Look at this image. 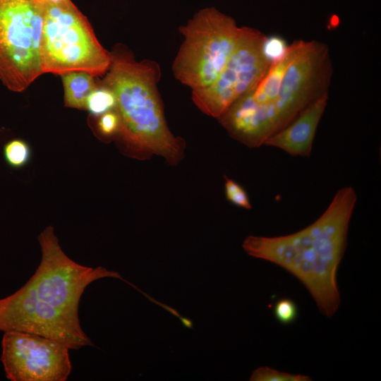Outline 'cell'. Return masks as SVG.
I'll return each mask as SVG.
<instances>
[{"label":"cell","instance_id":"obj_1","mask_svg":"<svg viewBox=\"0 0 381 381\" xmlns=\"http://www.w3.org/2000/svg\"><path fill=\"white\" fill-rule=\"evenodd\" d=\"M356 201L355 189L342 187L325 211L307 227L281 236H248L242 247L248 255L293 274L308 289L320 312L332 317L340 306L337 271Z\"/></svg>","mask_w":381,"mask_h":381},{"label":"cell","instance_id":"obj_2","mask_svg":"<svg viewBox=\"0 0 381 381\" xmlns=\"http://www.w3.org/2000/svg\"><path fill=\"white\" fill-rule=\"evenodd\" d=\"M111 53V64L99 85L109 89L116 99L119 133L134 150L164 157L174 165L183 157L184 141L174 136L167 123L157 84L159 64L135 60L127 48L118 44Z\"/></svg>","mask_w":381,"mask_h":381},{"label":"cell","instance_id":"obj_3","mask_svg":"<svg viewBox=\"0 0 381 381\" xmlns=\"http://www.w3.org/2000/svg\"><path fill=\"white\" fill-rule=\"evenodd\" d=\"M332 73L325 43L303 40L267 106L256 111L231 106L218 119L231 137L249 147H258L291 123L313 100L328 92Z\"/></svg>","mask_w":381,"mask_h":381},{"label":"cell","instance_id":"obj_4","mask_svg":"<svg viewBox=\"0 0 381 381\" xmlns=\"http://www.w3.org/2000/svg\"><path fill=\"white\" fill-rule=\"evenodd\" d=\"M38 4L43 17L40 44L43 74L83 71L94 77L104 75L111 64V53L100 44L87 18L71 0Z\"/></svg>","mask_w":381,"mask_h":381},{"label":"cell","instance_id":"obj_5","mask_svg":"<svg viewBox=\"0 0 381 381\" xmlns=\"http://www.w3.org/2000/svg\"><path fill=\"white\" fill-rule=\"evenodd\" d=\"M241 27L214 7L200 9L179 28L183 41L172 64L176 79L193 90L217 78L238 39Z\"/></svg>","mask_w":381,"mask_h":381},{"label":"cell","instance_id":"obj_6","mask_svg":"<svg viewBox=\"0 0 381 381\" xmlns=\"http://www.w3.org/2000/svg\"><path fill=\"white\" fill-rule=\"evenodd\" d=\"M38 240L42 252L40 265L22 288L73 319L79 320L78 307L85 289L92 282L102 278L121 279L149 297L117 272L101 266L81 265L69 258L62 250L52 226L40 233Z\"/></svg>","mask_w":381,"mask_h":381},{"label":"cell","instance_id":"obj_7","mask_svg":"<svg viewBox=\"0 0 381 381\" xmlns=\"http://www.w3.org/2000/svg\"><path fill=\"white\" fill-rule=\"evenodd\" d=\"M42 11L34 0H0V82L20 92L40 75Z\"/></svg>","mask_w":381,"mask_h":381},{"label":"cell","instance_id":"obj_8","mask_svg":"<svg viewBox=\"0 0 381 381\" xmlns=\"http://www.w3.org/2000/svg\"><path fill=\"white\" fill-rule=\"evenodd\" d=\"M266 37L258 30L241 27L237 42L217 78L210 85L192 90V100L202 112L218 119L257 86L272 64L264 51Z\"/></svg>","mask_w":381,"mask_h":381},{"label":"cell","instance_id":"obj_9","mask_svg":"<svg viewBox=\"0 0 381 381\" xmlns=\"http://www.w3.org/2000/svg\"><path fill=\"white\" fill-rule=\"evenodd\" d=\"M69 347L20 331L4 332L1 361L11 381H66L72 370Z\"/></svg>","mask_w":381,"mask_h":381},{"label":"cell","instance_id":"obj_10","mask_svg":"<svg viewBox=\"0 0 381 381\" xmlns=\"http://www.w3.org/2000/svg\"><path fill=\"white\" fill-rule=\"evenodd\" d=\"M0 331H20L49 337L70 349L94 346L75 320L45 303L22 287L0 299Z\"/></svg>","mask_w":381,"mask_h":381},{"label":"cell","instance_id":"obj_11","mask_svg":"<svg viewBox=\"0 0 381 381\" xmlns=\"http://www.w3.org/2000/svg\"><path fill=\"white\" fill-rule=\"evenodd\" d=\"M327 101L328 92L313 100L286 127L270 137L264 145L277 147L291 156L309 157Z\"/></svg>","mask_w":381,"mask_h":381},{"label":"cell","instance_id":"obj_12","mask_svg":"<svg viewBox=\"0 0 381 381\" xmlns=\"http://www.w3.org/2000/svg\"><path fill=\"white\" fill-rule=\"evenodd\" d=\"M61 76L64 90L65 106L85 109L87 97L98 86L94 76L83 71L70 72Z\"/></svg>","mask_w":381,"mask_h":381},{"label":"cell","instance_id":"obj_13","mask_svg":"<svg viewBox=\"0 0 381 381\" xmlns=\"http://www.w3.org/2000/svg\"><path fill=\"white\" fill-rule=\"evenodd\" d=\"M116 99L113 92L108 88L98 85L87 99L85 109L94 116H101L114 110Z\"/></svg>","mask_w":381,"mask_h":381},{"label":"cell","instance_id":"obj_14","mask_svg":"<svg viewBox=\"0 0 381 381\" xmlns=\"http://www.w3.org/2000/svg\"><path fill=\"white\" fill-rule=\"evenodd\" d=\"M6 163L13 168L25 167L31 157L29 144L22 139H13L5 144L3 150Z\"/></svg>","mask_w":381,"mask_h":381},{"label":"cell","instance_id":"obj_15","mask_svg":"<svg viewBox=\"0 0 381 381\" xmlns=\"http://www.w3.org/2000/svg\"><path fill=\"white\" fill-rule=\"evenodd\" d=\"M312 379L301 374H292L265 367L255 369L250 377V381H310Z\"/></svg>","mask_w":381,"mask_h":381},{"label":"cell","instance_id":"obj_16","mask_svg":"<svg viewBox=\"0 0 381 381\" xmlns=\"http://www.w3.org/2000/svg\"><path fill=\"white\" fill-rule=\"evenodd\" d=\"M224 190L226 199L234 205L250 210L252 208L250 201L245 189L231 179L224 176Z\"/></svg>","mask_w":381,"mask_h":381},{"label":"cell","instance_id":"obj_17","mask_svg":"<svg viewBox=\"0 0 381 381\" xmlns=\"http://www.w3.org/2000/svg\"><path fill=\"white\" fill-rule=\"evenodd\" d=\"M274 314L280 323L289 325L294 322L298 317V307L292 299L281 298L274 305Z\"/></svg>","mask_w":381,"mask_h":381},{"label":"cell","instance_id":"obj_18","mask_svg":"<svg viewBox=\"0 0 381 381\" xmlns=\"http://www.w3.org/2000/svg\"><path fill=\"white\" fill-rule=\"evenodd\" d=\"M287 47L288 45L281 37H266L264 43V51L266 56L272 63L284 56Z\"/></svg>","mask_w":381,"mask_h":381},{"label":"cell","instance_id":"obj_19","mask_svg":"<svg viewBox=\"0 0 381 381\" xmlns=\"http://www.w3.org/2000/svg\"><path fill=\"white\" fill-rule=\"evenodd\" d=\"M98 126L100 132L105 135H110L119 132L120 120L115 110H111L100 116Z\"/></svg>","mask_w":381,"mask_h":381},{"label":"cell","instance_id":"obj_20","mask_svg":"<svg viewBox=\"0 0 381 381\" xmlns=\"http://www.w3.org/2000/svg\"><path fill=\"white\" fill-rule=\"evenodd\" d=\"M37 4H58L61 3L68 2L71 0H34Z\"/></svg>","mask_w":381,"mask_h":381}]
</instances>
